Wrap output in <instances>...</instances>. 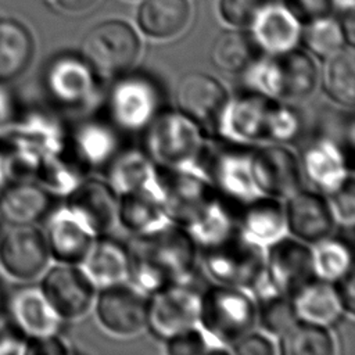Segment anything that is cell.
<instances>
[{
	"instance_id": "1",
	"label": "cell",
	"mask_w": 355,
	"mask_h": 355,
	"mask_svg": "<svg viewBox=\"0 0 355 355\" xmlns=\"http://www.w3.org/2000/svg\"><path fill=\"white\" fill-rule=\"evenodd\" d=\"M129 254V283L150 295L178 283H191L198 247L191 236L172 222L135 234L126 245Z\"/></svg>"
},
{
	"instance_id": "2",
	"label": "cell",
	"mask_w": 355,
	"mask_h": 355,
	"mask_svg": "<svg viewBox=\"0 0 355 355\" xmlns=\"http://www.w3.org/2000/svg\"><path fill=\"white\" fill-rule=\"evenodd\" d=\"M301 132L302 119L295 107L250 90L229 98L216 136L245 146L288 144L295 141Z\"/></svg>"
},
{
	"instance_id": "3",
	"label": "cell",
	"mask_w": 355,
	"mask_h": 355,
	"mask_svg": "<svg viewBox=\"0 0 355 355\" xmlns=\"http://www.w3.org/2000/svg\"><path fill=\"white\" fill-rule=\"evenodd\" d=\"M144 153L161 169L198 171L208 136L176 111H162L144 128Z\"/></svg>"
},
{
	"instance_id": "4",
	"label": "cell",
	"mask_w": 355,
	"mask_h": 355,
	"mask_svg": "<svg viewBox=\"0 0 355 355\" xmlns=\"http://www.w3.org/2000/svg\"><path fill=\"white\" fill-rule=\"evenodd\" d=\"M197 324L222 351L257 326V306L248 290L215 283L201 291Z\"/></svg>"
},
{
	"instance_id": "5",
	"label": "cell",
	"mask_w": 355,
	"mask_h": 355,
	"mask_svg": "<svg viewBox=\"0 0 355 355\" xmlns=\"http://www.w3.org/2000/svg\"><path fill=\"white\" fill-rule=\"evenodd\" d=\"M244 73L251 90L286 103L308 98L313 94L319 80V71L313 58L295 47L257 58Z\"/></svg>"
},
{
	"instance_id": "6",
	"label": "cell",
	"mask_w": 355,
	"mask_h": 355,
	"mask_svg": "<svg viewBox=\"0 0 355 355\" xmlns=\"http://www.w3.org/2000/svg\"><path fill=\"white\" fill-rule=\"evenodd\" d=\"M201 263L215 283L251 293L265 276V247L247 239L237 227L222 241L201 248Z\"/></svg>"
},
{
	"instance_id": "7",
	"label": "cell",
	"mask_w": 355,
	"mask_h": 355,
	"mask_svg": "<svg viewBox=\"0 0 355 355\" xmlns=\"http://www.w3.org/2000/svg\"><path fill=\"white\" fill-rule=\"evenodd\" d=\"M222 140L225 143L208 137L198 171L222 198L239 207L258 196L250 166L254 146Z\"/></svg>"
},
{
	"instance_id": "8",
	"label": "cell",
	"mask_w": 355,
	"mask_h": 355,
	"mask_svg": "<svg viewBox=\"0 0 355 355\" xmlns=\"http://www.w3.org/2000/svg\"><path fill=\"white\" fill-rule=\"evenodd\" d=\"M140 50V39L135 29L119 19L94 25L80 43V57L100 78L121 76L129 72Z\"/></svg>"
},
{
	"instance_id": "9",
	"label": "cell",
	"mask_w": 355,
	"mask_h": 355,
	"mask_svg": "<svg viewBox=\"0 0 355 355\" xmlns=\"http://www.w3.org/2000/svg\"><path fill=\"white\" fill-rule=\"evenodd\" d=\"M43 82L51 100L67 110H89L100 97V76L80 54L54 57L46 67Z\"/></svg>"
},
{
	"instance_id": "10",
	"label": "cell",
	"mask_w": 355,
	"mask_h": 355,
	"mask_svg": "<svg viewBox=\"0 0 355 355\" xmlns=\"http://www.w3.org/2000/svg\"><path fill=\"white\" fill-rule=\"evenodd\" d=\"M44 232L33 225H11L0 233V273L15 283L39 279L50 265Z\"/></svg>"
},
{
	"instance_id": "11",
	"label": "cell",
	"mask_w": 355,
	"mask_h": 355,
	"mask_svg": "<svg viewBox=\"0 0 355 355\" xmlns=\"http://www.w3.org/2000/svg\"><path fill=\"white\" fill-rule=\"evenodd\" d=\"M250 166L258 194L284 201L304 187L300 158L287 144L254 146Z\"/></svg>"
},
{
	"instance_id": "12",
	"label": "cell",
	"mask_w": 355,
	"mask_h": 355,
	"mask_svg": "<svg viewBox=\"0 0 355 355\" xmlns=\"http://www.w3.org/2000/svg\"><path fill=\"white\" fill-rule=\"evenodd\" d=\"M39 287L62 322L82 319L93 308L97 290L80 265L60 262L49 265Z\"/></svg>"
},
{
	"instance_id": "13",
	"label": "cell",
	"mask_w": 355,
	"mask_h": 355,
	"mask_svg": "<svg viewBox=\"0 0 355 355\" xmlns=\"http://www.w3.org/2000/svg\"><path fill=\"white\" fill-rule=\"evenodd\" d=\"M230 96L220 80L205 72H189L175 89L178 111L191 119L209 137H215Z\"/></svg>"
},
{
	"instance_id": "14",
	"label": "cell",
	"mask_w": 355,
	"mask_h": 355,
	"mask_svg": "<svg viewBox=\"0 0 355 355\" xmlns=\"http://www.w3.org/2000/svg\"><path fill=\"white\" fill-rule=\"evenodd\" d=\"M159 93L155 83L139 73H123L111 86L107 110L111 122L123 130L144 129L157 115Z\"/></svg>"
},
{
	"instance_id": "15",
	"label": "cell",
	"mask_w": 355,
	"mask_h": 355,
	"mask_svg": "<svg viewBox=\"0 0 355 355\" xmlns=\"http://www.w3.org/2000/svg\"><path fill=\"white\" fill-rule=\"evenodd\" d=\"M200 295L191 283H178L148 295L146 327L159 338L166 340L198 322Z\"/></svg>"
},
{
	"instance_id": "16",
	"label": "cell",
	"mask_w": 355,
	"mask_h": 355,
	"mask_svg": "<svg viewBox=\"0 0 355 355\" xmlns=\"http://www.w3.org/2000/svg\"><path fill=\"white\" fill-rule=\"evenodd\" d=\"M148 295L129 282L100 288L94 298L98 324L110 334L130 337L146 327Z\"/></svg>"
},
{
	"instance_id": "17",
	"label": "cell",
	"mask_w": 355,
	"mask_h": 355,
	"mask_svg": "<svg viewBox=\"0 0 355 355\" xmlns=\"http://www.w3.org/2000/svg\"><path fill=\"white\" fill-rule=\"evenodd\" d=\"M265 279L277 291L293 297L315 279L312 247L287 233L265 247Z\"/></svg>"
},
{
	"instance_id": "18",
	"label": "cell",
	"mask_w": 355,
	"mask_h": 355,
	"mask_svg": "<svg viewBox=\"0 0 355 355\" xmlns=\"http://www.w3.org/2000/svg\"><path fill=\"white\" fill-rule=\"evenodd\" d=\"M162 182V209L169 222L184 227L187 222L204 208L216 190L208 179L190 169H161Z\"/></svg>"
},
{
	"instance_id": "19",
	"label": "cell",
	"mask_w": 355,
	"mask_h": 355,
	"mask_svg": "<svg viewBox=\"0 0 355 355\" xmlns=\"http://www.w3.org/2000/svg\"><path fill=\"white\" fill-rule=\"evenodd\" d=\"M283 208L290 236L309 245L331 237L337 220L326 194L301 187L284 200Z\"/></svg>"
},
{
	"instance_id": "20",
	"label": "cell",
	"mask_w": 355,
	"mask_h": 355,
	"mask_svg": "<svg viewBox=\"0 0 355 355\" xmlns=\"http://www.w3.org/2000/svg\"><path fill=\"white\" fill-rule=\"evenodd\" d=\"M65 205L96 234L108 233L116 225L118 194L100 178H83L67 196Z\"/></svg>"
},
{
	"instance_id": "21",
	"label": "cell",
	"mask_w": 355,
	"mask_h": 355,
	"mask_svg": "<svg viewBox=\"0 0 355 355\" xmlns=\"http://www.w3.org/2000/svg\"><path fill=\"white\" fill-rule=\"evenodd\" d=\"M8 322L28 340L58 334L62 324L40 287L28 283L17 288L10 297Z\"/></svg>"
},
{
	"instance_id": "22",
	"label": "cell",
	"mask_w": 355,
	"mask_h": 355,
	"mask_svg": "<svg viewBox=\"0 0 355 355\" xmlns=\"http://www.w3.org/2000/svg\"><path fill=\"white\" fill-rule=\"evenodd\" d=\"M115 128L112 122L98 118L79 122L68 135L67 153L85 172L105 168L121 150Z\"/></svg>"
},
{
	"instance_id": "23",
	"label": "cell",
	"mask_w": 355,
	"mask_h": 355,
	"mask_svg": "<svg viewBox=\"0 0 355 355\" xmlns=\"http://www.w3.org/2000/svg\"><path fill=\"white\" fill-rule=\"evenodd\" d=\"M298 158L304 179L323 194L331 193L352 175L344 147L333 137H316Z\"/></svg>"
},
{
	"instance_id": "24",
	"label": "cell",
	"mask_w": 355,
	"mask_h": 355,
	"mask_svg": "<svg viewBox=\"0 0 355 355\" xmlns=\"http://www.w3.org/2000/svg\"><path fill=\"white\" fill-rule=\"evenodd\" d=\"M105 168L107 182L118 196L143 193L162 202L161 171L144 151L119 150Z\"/></svg>"
},
{
	"instance_id": "25",
	"label": "cell",
	"mask_w": 355,
	"mask_h": 355,
	"mask_svg": "<svg viewBox=\"0 0 355 355\" xmlns=\"http://www.w3.org/2000/svg\"><path fill=\"white\" fill-rule=\"evenodd\" d=\"M43 232L50 258L71 265L82 263L97 237L67 205L57 208L49 216Z\"/></svg>"
},
{
	"instance_id": "26",
	"label": "cell",
	"mask_w": 355,
	"mask_h": 355,
	"mask_svg": "<svg viewBox=\"0 0 355 355\" xmlns=\"http://www.w3.org/2000/svg\"><path fill=\"white\" fill-rule=\"evenodd\" d=\"M7 139L28 147L42 158L61 154L68 146L64 125L46 111H29L21 118L17 116Z\"/></svg>"
},
{
	"instance_id": "27",
	"label": "cell",
	"mask_w": 355,
	"mask_h": 355,
	"mask_svg": "<svg viewBox=\"0 0 355 355\" xmlns=\"http://www.w3.org/2000/svg\"><path fill=\"white\" fill-rule=\"evenodd\" d=\"M239 230L254 243L268 247L287 233L283 201L258 194L239 205Z\"/></svg>"
},
{
	"instance_id": "28",
	"label": "cell",
	"mask_w": 355,
	"mask_h": 355,
	"mask_svg": "<svg viewBox=\"0 0 355 355\" xmlns=\"http://www.w3.org/2000/svg\"><path fill=\"white\" fill-rule=\"evenodd\" d=\"M250 25L257 47L268 54L288 51L301 37L300 21L282 4H263Z\"/></svg>"
},
{
	"instance_id": "29",
	"label": "cell",
	"mask_w": 355,
	"mask_h": 355,
	"mask_svg": "<svg viewBox=\"0 0 355 355\" xmlns=\"http://www.w3.org/2000/svg\"><path fill=\"white\" fill-rule=\"evenodd\" d=\"M51 198L33 180L12 182L0 193V216L11 225H33L49 212Z\"/></svg>"
},
{
	"instance_id": "30",
	"label": "cell",
	"mask_w": 355,
	"mask_h": 355,
	"mask_svg": "<svg viewBox=\"0 0 355 355\" xmlns=\"http://www.w3.org/2000/svg\"><path fill=\"white\" fill-rule=\"evenodd\" d=\"M80 266L97 288L129 280L128 248L110 237L97 236Z\"/></svg>"
},
{
	"instance_id": "31",
	"label": "cell",
	"mask_w": 355,
	"mask_h": 355,
	"mask_svg": "<svg viewBox=\"0 0 355 355\" xmlns=\"http://www.w3.org/2000/svg\"><path fill=\"white\" fill-rule=\"evenodd\" d=\"M198 248L214 245L237 230V211L219 194L201 208L183 227Z\"/></svg>"
},
{
	"instance_id": "32",
	"label": "cell",
	"mask_w": 355,
	"mask_h": 355,
	"mask_svg": "<svg viewBox=\"0 0 355 355\" xmlns=\"http://www.w3.org/2000/svg\"><path fill=\"white\" fill-rule=\"evenodd\" d=\"M291 298L297 319L330 326L345 316L334 284L330 282L315 277L302 286Z\"/></svg>"
},
{
	"instance_id": "33",
	"label": "cell",
	"mask_w": 355,
	"mask_h": 355,
	"mask_svg": "<svg viewBox=\"0 0 355 355\" xmlns=\"http://www.w3.org/2000/svg\"><path fill=\"white\" fill-rule=\"evenodd\" d=\"M189 17L187 0H144L137 11V24L147 36L168 39L184 29Z\"/></svg>"
},
{
	"instance_id": "34",
	"label": "cell",
	"mask_w": 355,
	"mask_h": 355,
	"mask_svg": "<svg viewBox=\"0 0 355 355\" xmlns=\"http://www.w3.org/2000/svg\"><path fill=\"white\" fill-rule=\"evenodd\" d=\"M33 50V37L25 25L12 18H0V82L22 73Z\"/></svg>"
},
{
	"instance_id": "35",
	"label": "cell",
	"mask_w": 355,
	"mask_h": 355,
	"mask_svg": "<svg viewBox=\"0 0 355 355\" xmlns=\"http://www.w3.org/2000/svg\"><path fill=\"white\" fill-rule=\"evenodd\" d=\"M276 345L282 355H333L337 341L329 326L297 319L279 337Z\"/></svg>"
},
{
	"instance_id": "36",
	"label": "cell",
	"mask_w": 355,
	"mask_h": 355,
	"mask_svg": "<svg viewBox=\"0 0 355 355\" xmlns=\"http://www.w3.org/2000/svg\"><path fill=\"white\" fill-rule=\"evenodd\" d=\"M257 306V324L270 337H279L297 320L293 298L273 288L263 279L251 291Z\"/></svg>"
},
{
	"instance_id": "37",
	"label": "cell",
	"mask_w": 355,
	"mask_h": 355,
	"mask_svg": "<svg viewBox=\"0 0 355 355\" xmlns=\"http://www.w3.org/2000/svg\"><path fill=\"white\" fill-rule=\"evenodd\" d=\"M116 223L135 236L157 230L169 220L157 198L143 193H126L118 196Z\"/></svg>"
},
{
	"instance_id": "38",
	"label": "cell",
	"mask_w": 355,
	"mask_h": 355,
	"mask_svg": "<svg viewBox=\"0 0 355 355\" xmlns=\"http://www.w3.org/2000/svg\"><path fill=\"white\" fill-rule=\"evenodd\" d=\"M322 89L336 104L352 108L355 103V58L352 47H343L324 58Z\"/></svg>"
},
{
	"instance_id": "39",
	"label": "cell",
	"mask_w": 355,
	"mask_h": 355,
	"mask_svg": "<svg viewBox=\"0 0 355 355\" xmlns=\"http://www.w3.org/2000/svg\"><path fill=\"white\" fill-rule=\"evenodd\" d=\"M209 58L222 72L241 73L257 60V44L247 33L223 31L215 37Z\"/></svg>"
},
{
	"instance_id": "40",
	"label": "cell",
	"mask_w": 355,
	"mask_h": 355,
	"mask_svg": "<svg viewBox=\"0 0 355 355\" xmlns=\"http://www.w3.org/2000/svg\"><path fill=\"white\" fill-rule=\"evenodd\" d=\"M65 151L44 157L33 176V182L51 196L67 197L82 182L85 175V171L69 154L65 155Z\"/></svg>"
},
{
	"instance_id": "41",
	"label": "cell",
	"mask_w": 355,
	"mask_h": 355,
	"mask_svg": "<svg viewBox=\"0 0 355 355\" xmlns=\"http://www.w3.org/2000/svg\"><path fill=\"white\" fill-rule=\"evenodd\" d=\"M311 247L316 279L333 283L352 269V254L344 241L327 237Z\"/></svg>"
},
{
	"instance_id": "42",
	"label": "cell",
	"mask_w": 355,
	"mask_h": 355,
	"mask_svg": "<svg viewBox=\"0 0 355 355\" xmlns=\"http://www.w3.org/2000/svg\"><path fill=\"white\" fill-rule=\"evenodd\" d=\"M306 24L300 39H302L306 50L313 55L324 60L345 47L340 21L324 15Z\"/></svg>"
},
{
	"instance_id": "43",
	"label": "cell",
	"mask_w": 355,
	"mask_h": 355,
	"mask_svg": "<svg viewBox=\"0 0 355 355\" xmlns=\"http://www.w3.org/2000/svg\"><path fill=\"white\" fill-rule=\"evenodd\" d=\"M165 352L169 355H200L220 352V349L207 337L198 324L191 326L178 334L164 340Z\"/></svg>"
},
{
	"instance_id": "44",
	"label": "cell",
	"mask_w": 355,
	"mask_h": 355,
	"mask_svg": "<svg viewBox=\"0 0 355 355\" xmlns=\"http://www.w3.org/2000/svg\"><path fill=\"white\" fill-rule=\"evenodd\" d=\"M337 222L352 226L355 222V186L354 175H349L337 189L326 194Z\"/></svg>"
},
{
	"instance_id": "45",
	"label": "cell",
	"mask_w": 355,
	"mask_h": 355,
	"mask_svg": "<svg viewBox=\"0 0 355 355\" xmlns=\"http://www.w3.org/2000/svg\"><path fill=\"white\" fill-rule=\"evenodd\" d=\"M263 6V0H219L222 18L236 26H247Z\"/></svg>"
},
{
	"instance_id": "46",
	"label": "cell",
	"mask_w": 355,
	"mask_h": 355,
	"mask_svg": "<svg viewBox=\"0 0 355 355\" xmlns=\"http://www.w3.org/2000/svg\"><path fill=\"white\" fill-rule=\"evenodd\" d=\"M230 352L240 355H273L277 352V348L273 337L263 331L251 330L232 345Z\"/></svg>"
},
{
	"instance_id": "47",
	"label": "cell",
	"mask_w": 355,
	"mask_h": 355,
	"mask_svg": "<svg viewBox=\"0 0 355 355\" xmlns=\"http://www.w3.org/2000/svg\"><path fill=\"white\" fill-rule=\"evenodd\" d=\"M286 7L295 15L298 21L309 22L324 17L331 7L330 0H286Z\"/></svg>"
},
{
	"instance_id": "48",
	"label": "cell",
	"mask_w": 355,
	"mask_h": 355,
	"mask_svg": "<svg viewBox=\"0 0 355 355\" xmlns=\"http://www.w3.org/2000/svg\"><path fill=\"white\" fill-rule=\"evenodd\" d=\"M29 340L18 333L7 320H0V355H26Z\"/></svg>"
},
{
	"instance_id": "49",
	"label": "cell",
	"mask_w": 355,
	"mask_h": 355,
	"mask_svg": "<svg viewBox=\"0 0 355 355\" xmlns=\"http://www.w3.org/2000/svg\"><path fill=\"white\" fill-rule=\"evenodd\" d=\"M337 298L340 301L343 313L347 315L348 318H354V311H355V286H354V272L352 269L345 273L343 277L338 280L333 282Z\"/></svg>"
},
{
	"instance_id": "50",
	"label": "cell",
	"mask_w": 355,
	"mask_h": 355,
	"mask_svg": "<svg viewBox=\"0 0 355 355\" xmlns=\"http://www.w3.org/2000/svg\"><path fill=\"white\" fill-rule=\"evenodd\" d=\"M15 119L17 114L12 96L0 85V140L8 137Z\"/></svg>"
},
{
	"instance_id": "51",
	"label": "cell",
	"mask_w": 355,
	"mask_h": 355,
	"mask_svg": "<svg viewBox=\"0 0 355 355\" xmlns=\"http://www.w3.org/2000/svg\"><path fill=\"white\" fill-rule=\"evenodd\" d=\"M71 352L69 344L62 340L58 334L44 337L40 340H29L28 354H51V355H67Z\"/></svg>"
},
{
	"instance_id": "52",
	"label": "cell",
	"mask_w": 355,
	"mask_h": 355,
	"mask_svg": "<svg viewBox=\"0 0 355 355\" xmlns=\"http://www.w3.org/2000/svg\"><path fill=\"white\" fill-rule=\"evenodd\" d=\"M53 7L65 12H80L89 10L97 0H49Z\"/></svg>"
},
{
	"instance_id": "53",
	"label": "cell",
	"mask_w": 355,
	"mask_h": 355,
	"mask_svg": "<svg viewBox=\"0 0 355 355\" xmlns=\"http://www.w3.org/2000/svg\"><path fill=\"white\" fill-rule=\"evenodd\" d=\"M354 12L352 11H347V14L343 17V19L340 21L341 29H343V35H344V40L345 44L352 47L354 46V40H355V26H354Z\"/></svg>"
},
{
	"instance_id": "54",
	"label": "cell",
	"mask_w": 355,
	"mask_h": 355,
	"mask_svg": "<svg viewBox=\"0 0 355 355\" xmlns=\"http://www.w3.org/2000/svg\"><path fill=\"white\" fill-rule=\"evenodd\" d=\"M12 183L7 153H0V193Z\"/></svg>"
},
{
	"instance_id": "55",
	"label": "cell",
	"mask_w": 355,
	"mask_h": 355,
	"mask_svg": "<svg viewBox=\"0 0 355 355\" xmlns=\"http://www.w3.org/2000/svg\"><path fill=\"white\" fill-rule=\"evenodd\" d=\"M331 4L338 7L343 11H352L354 10V0H330Z\"/></svg>"
},
{
	"instance_id": "56",
	"label": "cell",
	"mask_w": 355,
	"mask_h": 355,
	"mask_svg": "<svg viewBox=\"0 0 355 355\" xmlns=\"http://www.w3.org/2000/svg\"><path fill=\"white\" fill-rule=\"evenodd\" d=\"M0 304H1V293H0Z\"/></svg>"
},
{
	"instance_id": "57",
	"label": "cell",
	"mask_w": 355,
	"mask_h": 355,
	"mask_svg": "<svg viewBox=\"0 0 355 355\" xmlns=\"http://www.w3.org/2000/svg\"><path fill=\"white\" fill-rule=\"evenodd\" d=\"M1 220H3V219H1V216H0V222H1ZM0 233H1V232H0Z\"/></svg>"
}]
</instances>
